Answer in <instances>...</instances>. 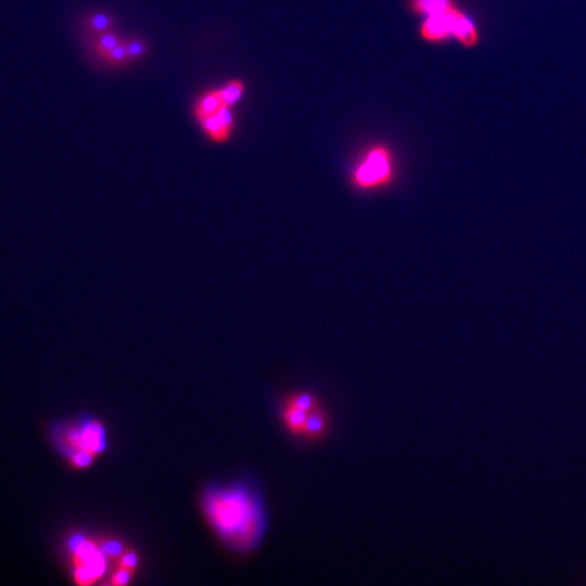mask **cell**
Returning <instances> with one entry per match:
<instances>
[{
  "mask_svg": "<svg viewBox=\"0 0 586 586\" xmlns=\"http://www.w3.org/2000/svg\"><path fill=\"white\" fill-rule=\"evenodd\" d=\"M200 502L208 525L230 551L248 555L262 544L269 513L264 491L255 479L208 485Z\"/></svg>",
  "mask_w": 586,
  "mask_h": 586,
  "instance_id": "6da1fadb",
  "label": "cell"
},
{
  "mask_svg": "<svg viewBox=\"0 0 586 586\" xmlns=\"http://www.w3.org/2000/svg\"><path fill=\"white\" fill-rule=\"evenodd\" d=\"M50 436L59 453L75 468L90 467L109 445L106 426L89 415L54 423Z\"/></svg>",
  "mask_w": 586,
  "mask_h": 586,
  "instance_id": "7a4b0ae2",
  "label": "cell"
},
{
  "mask_svg": "<svg viewBox=\"0 0 586 586\" xmlns=\"http://www.w3.org/2000/svg\"><path fill=\"white\" fill-rule=\"evenodd\" d=\"M123 548L119 541H98L97 539L75 535L68 541L71 574L79 585H94L114 567Z\"/></svg>",
  "mask_w": 586,
  "mask_h": 586,
  "instance_id": "3957f363",
  "label": "cell"
},
{
  "mask_svg": "<svg viewBox=\"0 0 586 586\" xmlns=\"http://www.w3.org/2000/svg\"><path fill=\"white\" fill-rule=\"evenodd\" d=\"M418 34L423 43L444 44L456 40L464 48H474L479 43V31L474 20L453 0L448 6L422 17Z\"/></svg>",
  "mask_w": 586,
  "mask_h": 586,
  "instance_id": "277c9868",
  "label": "cell"
},
{
  "mask_svg": "<svg viewBox=\"0 0 586 586\" xmlns=\"http://www.w3.org/2000/svg\"><path fill=\"white\" fill-rule=\"evenodd\" d=\"M395 176V158L390 146H368L352 171V183L363 190L373 192L389 186Z\"/></svg>",
  "mask_w": 586,
  "mask_h": 586,
  "instance_id": "5b68a950",
  "label": "cell"
},
{
  "mask_svg": "<svg viewBox=\"0 0 586 586\" xmlns=\"http://www.w3.org/2000/svg\"><path fill=\"white\" fill-rule=\"evenodd\" d=\"M320 405L322 403L314 392L293 391L278 403L277 414L287 433L294 439L303 440L307 419Z\"/></svg>",
  "mask_w": 586,
  "mask_h": 586,
  "instance_id": "8992f818",
  "label": "cell"
},
{
  "mask_svg": "<svg viewBox=\"0 0 586 586\" xmlns=\"http://www.w3.org/2000/svg\"><path fill=\"white\" fill-rule=\"evenodd\" d=\"M234 107H225L218 113L200 120L198 123L204 133L215 143H227L235 129Z\"/></svg>",
  "mask_w": 586,
  "mask_h": 586,
  "instance_id": "52a82bcc",
  "label": "cell"
},
{
  "mask_svg": "<svg viewBox=\"0 0 586 586\" xmlns=\"http://www.w3.org/2000/svg\"><path fill=\"white\" fill-rule=\"evenodd\" d=\"M121 43L122 38L119 34H116L112 30H107V31L98 36L97 41H96V49H97V53L99 56H103L109 50L119 47Z\"/></svg>",
  "mask_w": 586,
  "mask_h": 586,
  "instance_id": "ba28073f",
  "label": "cell"
},
{
  "mask_svg": "<svg viewBox=\"0 0 586 586\" xmlns=\"http://www.w3.org/2000/svg\"><path fill=\"white\" fill-rule=\"evenodd\" d=\"M105 61H107L109 64H113V66H120V64H125V63H128L130 59H129V54H128V49H126V44H125V41H122L121 44L119 45V47H116L114 49H112V50H109L107 53H105L103 56H100Z\"/></svg>",
  "mask_w": 586,
  "mask_h": 586,
  "instance_id": "9c48e42d",
  "label": "cell"
},
{
  "mask_svg": "<svg viewBox=\"0 0 586 586\" xmlns=\"http://www.w3.org/2000/svg\"><path fill=\"white\" fill-rule=\"evenodd\" d=\"M87 24H89V27H90V30L93 33H96L97 36H99V34L110 30V27H112V18L109 15H105V14H100L99 13V14L91 15L89 18Z\"/></svg>",
  "mask_w": 586,
  "mask_h": 586,
  "instance_id": "30bf717a",
  "label": "cell"
},
{
  "mask_svg": "<svg viewBox=\"0 0 586 586\" xmlns=\"http://www.w3.org/2000/svg\"><path fill=\"white\" fill-rule=\"evenodd\" d=\"M126 44V49H128V54L130 60L135 59H140L143 54H146V44L140 40H133V41H125Z\"/></svg>",
  "mask_w": 586,
  "mask_h": 586,
  "instance_id": "8fae6325",
  "label": "cell"
}]
</instances>
